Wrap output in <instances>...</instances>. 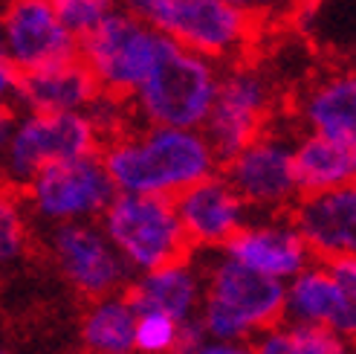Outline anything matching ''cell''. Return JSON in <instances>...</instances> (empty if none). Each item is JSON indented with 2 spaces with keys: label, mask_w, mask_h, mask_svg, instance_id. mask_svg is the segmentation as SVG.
Returning <instances> with one entry per match:
<instances>
[{
  "label": "cell",
  "mask_w": 356,
  "mask_h": 354,
  "mask_svg": "<svg viewBox=\"0 0 356 354\" xmlns=\"http://www.w3.org/2000/svg\"><path fill=\"white\" fill-rule=\"evenodd\" d=\"M29 247V215L9 186H0V268L21 261Z\"/></svg>",
  "instance_id": "obj_23"
},
{
  "label": "cell",
  "mask_w": 356,
  "mask_h": 354,
  "mask_svg": "<svg viewBox=\"0 0 356 354\" xmlns=\"http://www.w3.org/2000/svg\"><path fill=\"white\" fill-rule=\"evenodd\" d=\"M52 3H56L64 26L76 38H84L87 32H93L119 6V0H52Z\"/></svg>",
  "instance_id": "obj_24"
},
{
  "label": "cell",
  "mask_w": 356,
  "mask_h": 354,
  "mask_svg": "<svg viewBox=\"0 0 356 354\" xmlns=\"http://www.w3.org/2000/svg\"><path fill=\"white\" fill-rule=\"evenodd\" d=\"M99 226L134 276L191 256L174 201L168 198L116 192Z\"/></svg>",
  "instance_id": "obj_7"
},
{
  "label": "cell",
  "mask_w": 356,
  "mask_h": 354,
  "mask_svg": "<svg viewBox=\"0 0 356 354\" xmlns=\"http://www.w3.org/2000/svg\"><path fill=\"white\" fill-rule=\"evenodd\" d=\"M183 354H252V343L249 340H215V337H203L188 346Z\"/></svg>",
  "instance_id": "obj_28"
},
{
  "label": "cell",
  "mask_w": 356,
  "mask_h": 354,
  "mask_svg": "<svg viewBox=\"0 0 356 354\" xmlns=\"http://www.w3.org/2000/svg\"><path fill=\"white\" fill-rule=\"evenodd\" d=\"M220 250L243 268L278 279L284 285L313 261L290 215H258L255 221L249 218Z\"/></svg>",
  "instance_id": "obj_13"
},
{
  "label": "cell",
  "mask_w": 356,
  "mask_h": 354,
  "mask_svg": "<svg viewBox=\"0 0 356 354\" xmlns=\"http://www.w3.org/2000/svg\"><path fill=\"white\" fill-rule=\"evenodd\" d=\"M124 9L165 41L220 67L246 59L261 29L229 0H124Z\"/></svg>",
  "instance_id": "obj_3"
},
{
  "label": "cell",
  "mask_w": 356,
  "mask_h": 354,
  "mask_svg": "<svg viewBox=\"0 0 356 354\" xmlns=\"http://www.w3.org/2000/svg\"><path fill=\"white\" fill-rule=\"evenodd\" d=\"M99 154L116 192L168 201L206 180L220 166L203 131L163 125H128L104 139Z\"/></svg>",
  "instance_id": "obj_1"
},
{
  "label": "cell",
  "mask_w": 356,
  "mask_h": 354,
  "mask_svg": "<svg viewBox=\"0 0 356 354\" xmlns=\"http://www.w3.org/2000/svg\"><path fill=\"white\" fill-rule=\"evenodd\" d=\"M229 3L238 6L243 15H249L261 26V24L293 21V15L301 6V0H229Z\"/></svg>",
  "instance_id": "obj_26"
},
{
  "label": "cell",
  "mask_w": 356,
  "mask_h": 354,
  "mask_svg": "<svg viewBox=\"0 0 356 354\" xmlns=\"http://www.w3.org/2000/svg\"><path fill=\"white\" fill-rule=\"evenodd\" d=\"M290 346L293 354H350L353 348L345 337L318 325H290Z\"/></svg>",
  "instance_id": "obj_25"
},
{
  "label": "cell",
  "mask_w": 356,
  "mask_h": 354,
  "mask_svg": "<svg viewBox=\"0 0 356 354\" xmlns=\"http://www.w3.org/2000/svg\"><path fill=\"white\" fill-rule=\"evenodd\" d=\"M290 218L316 261L356 259V177L327 192L301 194Z\"/></svg>",
  "instance_id": "obj_16"
},
{
  "label": "cell",
  "mask_w": 356,
  "mask_h": 354,
  "mask_svg": "<svg viewBox=\"0 0 356 354\" xmlns=\"http://www.w3.org/2000/svg\"><path fill=\"white\" fill-rule=\"evenodd\" d=\"M223 177L246 203L249 215H287L301 198L293 171V139L264 131L223 163Z\"/></svg>",
  "instance_id": "obj_10"
},
{
  "label": "cell",
  "mask_w": 356,
  "mask_h": 354,
  "mask_svg": "<svg viewBox=\"0 0 356 354\" xmlns=\"http://www.w3.org/2000/svg\"><path fill=\"white\" fill-rule=\"evenodd\" d=\"M12 119H15V108L0 102V151H3V143L9 137V128H12Z\"/></svg>",
  "instance_id": "obj_31"
},
{
  "label": "cell",
  "mask_w": 356,
  "mask_h": 354,
  "mask_svg": "<svg viewBox=\"0 0 356 354\" xmlns=\"http://www.w3.org/2000/svg\"><path fill=\"white\" fill-rule=\"evenodd\" d=\"M325 268L339 282V288L356 302V259H330L325 261Z\"/></svg>",
  "instance_id": "obj_29"
},
{
  "label": "cell",
  "mask_w": 356,
  "mask_h": 354,
  "mask_svg": "<svg viewBox=\"0 0 356 354\" xmlns=\"http://www.w3.org/2000/svg\"><path fill=\"white\" fill-rule=\"evenodd\" d=\"M44 247L67 285L87 299L124 293L134 279L116 247L102 233L99 221L49 226Z\"/></svg>",
  "instance_id": "obj_11"
},
{
  "label": "cell",
  "mask_w": 356,
  "mask_h": 354,
  "mask_svg": "<svg viewBox=\"0 0 356 354\" xmlns=\"http://www.w3.org/2000/svg\"><path fill=\"white\" fill-rule=\"evenodd\" d=\"M275 111V84L264 67L252 61H232L220 67L215 105L209 111L203 134L218 160L226 163L255 137L270 131Z\"/></svg>",
  "instance_id": "obj_9"
},
{
  "label": "cell",
  "mask_w": 356,
  "mask_h": 354,
  "mask_svg": "<svg viewBox=\"0 0 356 354\" xmlns=\"http://www.w3.org/2000/svg\"><path fill=\"white\" fill-rule=\"evenodd\" d=\"M26 215L41 226H61L79 221H99L116 198V186L102 154H84L41 169L21 189Z\"/></svg>",
  "instance_id": "obj_8"
},
{
  "label": "cell",
  "mask_w": 356,
  "mask_h": 354,
  "mask_svg": "<svg viewBox=\"0 0 356 354\" xmlns=\"http://www.w3.org/2000/svg\"><path fill=\"white\" fill-rule=\"evenodd\" d=\"M293 114L305 134L356 148V67L336 64L305 82L293 102Z\"/></svg>",
  "instance_id": "obj_14"
},
{
  "label": "cell",
  "mask_w": 356,
  "mask_h": 354,
  "mask_svg": "<svg viewBox=\"0 0 356 354\" xmlns=\"http://www.w3.org/2000/svg\"><path fill=\"white\" fill-rule=\"evenodd\" d=\"M353 171H356V148H353Z\"/></svg>",
  "instance_id": "obj_32"
},
{
  "label": "cell",
  "mask_w": 356,
  "mask_h": 354,
  "mask_svg": "<svg viewBox=\"0 0 356 354\" xmlns=\"http://www.w3.org/2000/svg\"><path fill=\"white\" fill-rule=\"evenodd\" d=\"M99 87L79 59L26 73L17 82L15 105L41 114H87L99 99Z\"/></svg>",
  "instance_id": "obj_19"
},
{
  "label": "cell",
  "mask_w": 356,
  "mask_h": 354,
  "mask_svg": "<svg viewBox=\"0 0 356 354\" xmlns=\"http://www.w3.org/2000/svg\"><path fill=\"white\" fill-rule=\"evenodd\" d=\"M0 41L17 76L79 59V38L52 0H9L0 9Z\"/></svg>",
  "instance_id": "obj_12"
},
{
  "label": "cell",
  "mask_w": 356,
  "mask_h": 354,
  "mask_svg": "<svg viewBox=\"0 0 356 354\" xmlns=\"http://www.w3.org/2000/svg\"><path fill=\"white\" fill-rule=\"evenodd\" d=\"M104 137L90 114H15L9 137L0 151L3 186L21 192L41 169L73 160L84 154H99Z\"/></svg>",
  "instance_id": "obj_5"
},
{
  "label": "cell",
  "mask_w": 356,
  "mask_h": 354,
  "mask_svg": "<svg viewBox=\"0 0 356 354\" xmlns=\"http://www.w3.org/2000/svg\"><path fill=\"white\" fill-rule=\"evenodd\" d=\"M6 3H9V0H0V9H3V6H6Z\"/></svg>",
  "instance_id": "obj_33"
},
{
  "label": "cell",
  "mask_w": 356,
  "mask_h": 354,
  "mask_svg": "<svg viewBox=\"0 0 356 354\" xmlns=\"http://www.w3.org/2000/svg\"><path fill=\"white\" fill-rule=\"evenodd\" d=\"M165 44L163 35L134 12L116 6L93 32L79 38V61L90 70L102 96L128 102L148 79Z\"/></svg>",
  "instance_id": "obj_6"
},
{
  "label": "cell",
  "mask_w": 356,
  "mask_h": 354,
  "mask_svg": "<svg viewBox=\"0 0 356 354\" xmlns=\"http://www.w3.org/2000/svg\"><path fill=\"white\" fill-rule=\"evenodd\" d=\"M252 343V354H293L290 346V325L287 323H278L273 328L261 331L258 337L249 340Z\"/></svg>",
  "instance_id": "obj_27"
},
{
  "label": "cell",
  "mask_w": 356,
  "mask_h": 354,
  "mask_svg": "<svg viewBox=\"0 0 356 354\" xmlns=\"http://www.w3.org/2000/svg\"><path fill=\"white\" fill-rule=\"evenodd\" d=\"M128 299L136 314H165L180 325L194 323L203 305V270L197 256L134 276Z\"/></svg>",
  "instance_id": "obj_18"
},
{
  "label": "cell",
  "mask_w": 356,
  "mask_h": 354,
  "mask_svg": "<svg viewBox=\"0 0 356 354\" xmlns=\"http://www.w3.org/2000/svg\"><path fill=\"white\" fill-rule=\"evenodd\" d=\"M293 21L322 56L339 64L356 61V0H301Z\"/></svg>",
  "instance_id": "obj_20"
},
{
  "label": "cell",
  "mask_w": 356,
  "mask_h": 354,
  "mask_svg": "<svg viewBox=\"0 0 356 354\" xmlns=\"http://www.w3.org/2000/svg\"><path fill=\"white\" fill-rule=\"evenodd\" d=\"M17 82H21V76H17V70L9 64L6 52H3V41H0V102L9 105V108H15Z\"/></svg>",
  "instance_id": "obj_30"
},
{
  "label": "cell",
  "mask_w": 356,
  "mask_h": 354,
  "mask_svg": "<svg viewBox=\"0 0 356 354\" xmlns=\"http://www.w3.org/2000/svg\"><path fill=\"white\" fill-rule=\"evenodd\" d=\"M293 171L298 194L327 192L356 177L353 151L339 143H330V139L301 134L298 139H293Z\"/></svg>",
  "instance_id": "obj_21"
},
{
  "label": "cell",
  "mask_w": 356,
  "mask_h": 354,
  "mask_svg": "<svg viewBox=\"0 0 356 354\" xmlns=\"http://www.w3.org/2000/svg\"><path fill=\"white\" fill-rule=\"evenodd\" d=\"M174 209L191 253H211L249 221V209L229 180L215 171L174 198Z\"/></svg>",
  "instance_id": "obj_15"
},
{
  "label": "cell",
  "mask_w": 356,
  "mask_h": 354,
  "mask_svg": "<svg viewBox=\"0 0 356 354\" xmlns=\"http://www.w3.org/2000/svg\"><path fill=\"white\" fill-rule=\"evenodd\" d=\"M136 308L128 293H111L90 299L81 316L84 354H134Z\"/></svg>",
  "instance_id": "obj_22"
},
{
  "label": "cell",
  "mask_w": 356,
  "mask_h": 354,
  "mask_svg": "<svg viewBox=\"0 0 356 354\" xmlns=\"http://www.w3.org/2000/svg\"><path fill=\"white\" fill-rule=\"evenodd\" d=\"M0 186H3V177H0Z\"/></svg>",
  "instance_id": "obj_36"
},
{
  "label": "cell",
  "mask_w": 356,
  "mask_h": 354,
  "mask_svg": "<svg viewBox=\"0 0 356 354\" xmlns=\"http://www.w3.org/2000/svg\"><path fill=\"white\" fill-rule=\"evenodd\" d=\"M350 354H356V343H353V348H350Z\"/></svg>",
  "instance_id": "obj_35"
},
{
  "label": "cell",
  "mask_w": 356,
  "mask_h": 354,
  "mask_svg": "<svg viewBox=\"0 0 356 354\" xmlns=\"http://www.w3.org/2000/svg\"><path fill=\"white\" fill-rule=\"evenodd\" d=\"M0 354H15V351H6V348H0Z\"/></svg>",
  "instance_id": "obj_34"
},
{
  "label": "cell",
  "mask_w": 356,
  "mask_h": 354,
  "mask_svg": "<svg viewBox=\"0 0 356 354\" xmlns=\"http://www.w3.org/2000/svg\"><path fill=\"white\" fill-rule=\"evenodd\" d=\"M218 82L220 64L168 41L148 79L128 99L131 116L139 125L203 131Z\"/></svg>",
  "instance_id": "obj_4"
},
{
  "label": "cell",
  "mask_w": 356,
  "mask_h": 354,
  "mask_svg": "<svg viewBox=\"0 0 356 354\" xmlns=\"http://www.w3.org/2000/svg\"><path fill=\"white\" fill-rule=\"evenodd\" d=\"M284 323L318 325L356 343V302L316 259L284 285Z\"/></svg>",
  "instance_id": "obj_17"
},
{
  "label": "cell",
  "mask_w": 356,
  "mask_h": 354,
  "mask_svg": "<svg viewBox=\"0 0 356 354\" xmlns=\"http://www.w3.org/2000/svg\"><path fill=\"white\" fill-rule=\"evenodd\" d=\"M203 305L197 323L206 337L252 340L284 323V282L232 261L223 250L200 253Z\"/></svg>",
  "instance_id": "obj_2"
}]
</instances>
